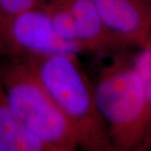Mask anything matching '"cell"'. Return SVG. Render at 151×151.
I'll return each mask as SVG.
<instances>
[{"instance_id":"obj_1","label":"cell","mask_w":151,"mask_h":151,"mask_svg":"<svg viewBox=\"0 0 151 151\" xmlns=\"http://www.w3.org/2000/svg\"><path fill=\"white\" fill-rule=\"evenodd\" d=\"M52 97L75 131L84 151H114L108 129L97 109L93 85L77 55L57 53L23 60Z\"/></svg>"},{"instance_id":"obj_2","label":"cell","mask_w":151,"mask_h":151,"mask_svg":"<svg viewBox=\"0 0 151 151\" xmlns=\"http://www.w3.org/2000/svg\"><path fill=\"white\" fill-rule=\"evenodd\" d=\"M113 56L93 85L97 109L107 124L114 151L134 149L146 135L149 112L144 87L133 64Z\"/></svg>"},{"instance_id":"obj_3","label":"cell","mask_w":151,"mask_h":151,"mask_svg":"<svg viewBox=\"0 0 151 151\" xmlns=\"http://www.w3.org/2000/svg\"><path fill=\"white\" fill-rule=\"evenodd\" d=\"M0 78L17 119L50 151L79 148L73 128L24 61L0 60Z\"/></svg>"},{"instance_id":"obj_4","label":"cell","mask_w":151,"mask_h":151,"mask_svg":"<svg viewBox=\"0 0 151 151\" xmlns=\"http://www.w3.org/2000/svg\"><path fill=\"white\" fill-rule=\"evenodd\" d=\"M83 46L55 34L44 7L0 17V60H27L57 54H81Z\"/></svg>"},{"instance_id":"obj_5","label":"cell","mask_w":151,"mask_h":151,"mask_svg":"<svg viewBox=\"0 0 151 151\" xmlns=\"http://www.w3.org/2000/svg\"><path fill=\"white\" fill-rule=\"evenodd\" d=\"M108 29L127 42L151 45V2L94 0Z\"/></svg>"},{"instance_id":"obj_6","label":"cell","mask_w":151,"mask_h":151,"mask_svg":"<svg viewBox=\"0 0 151 151\" xmlns=\"http://www.w3.org/2000/svg\"><path fill=\"white\" fill-rule=\"evenodd\" d=\"M63 1L73 14L79 42L86 52L113 56L129 45L108 29L94 0Z\"/></svg>"},{"instance_id":"obj_7","label":"cell","mask_w":151,"mask_h":151,"mask_svg":"<svg viewBox=\"0 0 151 151\" xmlns=\"http://www.w3.org/2000/svg\"><path fill=\"white\" fill-rule=\"evenodd\" d=\"M0 151H50L14 113L0 78Z\"/></svg>"},{"instance_id":"obj_8","label":"cell","mask_w":151,"mask_h":151,"mask_svg":"<svg viewBox=\"0 0 151 151\" xmlns=\"http://www.w3.org/2000/svg\"><path fill=\"white\" fill-rule=\"evenodd\" d=\"M44 9L48 14L54 31L60 39L82 45L78 40L73 14L63 0H46Z\"/></svg>"},{"instance_id":"obj_9","label":"cell","mask_w":151,"mask_h":151,"mask_svg":"<svg viewBox=\"0 0 151 151\" xmlns=\"http://www.w3.org/2000/svg\"><path fill=\"white\" fill-rule=\"evenodd\" d=\"M132 64L144 87L150 124L151 120V45L142 47L140 52L135 56Z\"/></svg>"},{"instance_id":"obj_10","label":"cell","mask_w":151,"mask_h":151,"mask_svg":"<svg viewBox=\"0 0 151 151\" xmlns=\"http://www.w3.org/2000/svg\"><path fill=\"white\" fill-rule=\"evenodd\" d=\"M46 0H0V17L9 16L35 8L44 7Z\"/></svg>"},{"instance_id":"obj_11","label":"cell","mask_w":151,"mask_h":151,"mask_svg":"<svg viewBox=\"0 0 151 151\" xmlns=\"http://www.w3.org/2000/svg\"><path fill=\"white\" fill-rule=\"evenodd\" d=\"M148 129H151V120H150V124H149V127H148Z\"/></svg>"},{"instance_id":"obj_12","label":"cell","mask_w":151,"mask_h":151,"mask_svg":"<svg viewBox=\"0 0 151 151\" xmlns=\"http://www.w3.org/2000/svg\"><path fill=\"white\" fill-rule=\"evenodd\" d=\"M147 1H150V2H151V0H147Z\"/></svg>"}]
</instances>
